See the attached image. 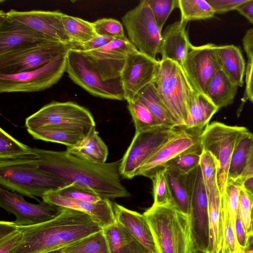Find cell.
Segmentation results:
<instances>
[{
	"mask_svg": "<svg viewBox=\"0 0 253 253\" xmlns=\"http://www.w3.org/2000/svg\"><path fill=\"white\" fill-rule=\"evenodd\" d=\"M32 149L40 169L69 184L91 189L102 199L130 196L121 182V160L97 163L78 158L66 151Z\"/></svg>",
	"mask_w": 253,
	"mask_h": 253,
	"instance_id": "obj_1",
	"label": "cell"
},
{
	"mask_svg": "<svg viewBox=\"0 0 253 253\" xmlns=\"http://www.w3.org/2000/svg\"><path fill=\"white\" fill-rule=\"evenodd\" d=\"M17 227L22 238L10 253H46L63 249L103 229L89 215L65 208L48 221Z\"/></svg>",
	"mask_w": 253,
	"mask_h": 253,
	"instance_id": "obj_2",
	"label": "cell"
},
{
	"mask_svg": "<svg viewBox=\"0 0 253 253\" xmlns=\"http://www.w3.org/2000/svg\"><path fill=\"white\" fill-rule=\"evenodd\" d=\"M70 184L40 169L33 154L15 159H0L1 187L31 198L56 191Z\"/></svg>",
	"mask_w": 253,
	"mask_h": 253,
	"instance_id": "obj_3",
	"label": "cell"
},
{
	"mask_svg": "<svg viewBox=\"0 0 253 253\" xmlns=\"http://www.w3.org/2000/svg\"><path fill=\"white\" fill-rule=\"evenodd\" d=\"M157 253H194L188 216L173 205H153L143 213Z\"/></svg>",
	"mask_w": 253,
	"mask_h": 253,
	"instance_id": "obj_4",
	"label": "cell"
},
{
	"mask_svg": "<svg viewBox=\"0 0 253 253\" xmlns=\"http://www.w3.org/2000/svg\"><path fill=\"white\" fill-rule=\"evenodd\" d=\"M154 84L159 97L177 126L187 119L196 91L183 67L169 60H161Z\"/></svg>",
	"mask_w": 253,
	"mask_h": 253,
	"instance_id": "obj_5",
	"label": "cell"
},
{
	"mask_svg": "<svg viewBox=\"0 0 253 253\" xmlns=\"http://www.w3.org/2000/svg\"><path fill=\"white\" fill-rule=\"evenodd\" d=\"M27 129L48 127L72 130L86 136L95 127L91 112L73 101H52L27 117Z\"/></svg>",
	"mask_w": 253,
	"mask_h": 253,
	"instance_id": "obj_6",
	"label": "cell"
},
{
	"mask_svg": "<svg viewBox=\"0 0 253 253\" xmlns=\"http://www.w3.org/2000/svg\"><path fill=\"white\" fill-rule=\"evenodd\" d=\"M248 131L244 126L213 122L208 124L202 133L203 150L211 153L217 163V182L221 197L227 185L228 169L235 146L239 138Z\"/></svg>",
	"mask_w": 253,
	"mask_h": 253,
	"instance_id": "obj_7",
	"label": "cell"
},
{
	"mask_svg": "<svg viewBox=\"0 0 253 253\" xmlns=\"http://www.w3.org/2000/svg\"><path fill=\"white\" fill-rule=\"evenodd\" d=\"M70 46L51 41L18 47L0 53V74L32 71L67 55Z\"/></svg>",
	"mask_w": 253,
	"mask_h": 253,
	"instance_id": "obj_8",
	"label": "cell"
},
{
	"mask_svg": "<svg viewBox=\"0 0 253 253\" xmlns=\"http://www.w3.org/2000/svg\"><path fill=\"white\" fill-rule=\"evenodd\" d=\"M66 57L65 72L76 84L96 97L125 100L120 78L103 81L97 70L78 50L69 48Z\"/></svg>",
	"mask_w": 253,
	"mask_h": 253,
	"instance_id": "obj_9",
	"label": "cell"
},
{
	"mask_svg": "<svg viewBox=\"0 0 253 253\" xmlns=\"http://www.w3.org/2000/svg\"><path fill=\"white\" fill-rule=\"evenodd\" d=\"M122 20L130 42L140 52L156 59L162 40V32L146 0L140 1Z\"/></svg>",
	"mask_w": 253,
	"mask_h": 253,
	"instance_id": "obj_10",
	"label": "cell"
},
{
	"mask_svg": "<svg viewBox=\"0 0 253 253\" xmlns=\"http://www.w3.org/2000/svg\"><path fill=\"white\" fill-rule=\"evenodd\" d=\"M187 184L188 217L194 251L208 253L210 243L208 197L199 165L188 173Z\"/></svg>",
	"mask_w": 253,
	"mask_h": 253,
	"instance_id": "obj_11",
	"label": "cell"
},
{
	"mask_svg": "<svg viewBox=\"0 0 253 253\" xmlns=\"http://www.w3.org/2000/svg\"><path fill=\"white\" fill-rule=\"evenodd\" d=\"M179 126H160L135 132L131 142L121 160L120 172L131 179L148 160L178 129Z\"/></svg>",
	"mask_w": 253,
	"mask_h": 253,
	"instance_id": "obj_12",
	"label": "cell"
},
{
	"mask_svg": "<svg viewBox=\"0 0 253 253\" xmlns=\"http://www.w3.org/2000/svg\"><path fill=\"white\" fill-rule=\"evenodd\" d=\"M66 56L59 57L32 71L0 74V93L36 92L50 87L65 72Z\"/></svg>",
	"mask_w": 253,
	"mask_h": 253,
	"instance_id": "obj_13",
	"label": "cell"
},
{
	"mask_svg": "<svg viewBox=\"0 0 253 253\" xmlns=\"http://www.w3.org/2000/svg\"><path fill=\"white\" fill-rule=\"evenodd\" d=\"M204 128H186L179 126L177 131L140 168L136 176L150 179L165 165L177 156L189 151H202V134Z\"/></svg>",
	"mask_w": 253,
	"mask_h": 253,
	"instance_id": "obj_14",
	"label": "cell"
},
{
	"mask_svg": "<svg viewBox=\"0 0 253 253\" xmlns=\"http://www.w3.org/2000/svg\"><path fill=\"white\" fill-rule=\"evenodd\" d=\"M0 207L15 215L14 222L17 226H31L48 221L58 215L63 209L43 201L38 204L30 203L23 195L1 187Z\"/></svg>",
	"mask_w": 253,
	"mask_h": 253,
	"instance_id": "obj_15",
	"label": "cell"
},
{
	"mask_svg": "<svg viewBox=\"0 0 253 253\" xmlns=\"http://www.w3.org/2000/svg\"><path fill=\"white\" fill-rule=\"evenodd\" d=\"M136 49L125 37L114 39L96 49L78 50L97 70L102 79L108 81L120 78L128 55Z\"/></svg>",
	"mask_w": 253,
	"mask_h": 253,
	"instance_id": "obj_16",
	"label": "cell"
},
{
	"mask_svg": "<svg viewBox=\"0 0 253 253\" xmlns=\"http://www.w3.org/2000/svg\"><path fill=\"white\" fill-rule=\"evenodd\" d=\"M160 61L140 52L137 49L128 55L120 79L125 100H132L143 88L154 82Z\"/></svg>",
	"mask_w": 253,
	"mask_h": 253,
	"instance_id": "obj_17",
	"label": "cell"
},
{
	"mask_svg": "<svg viewBox=\"0 0 253 253\" xmlns=\"http://www.w3.org/2000/svg\"><path fill=\"white\" fill-rule=\"evenodd\" d=\"M216 46L212 43L200 46L191 44L182 66L195 89L203 93L211 79L220 70Z\"/></svg>",
	"mask_w": 253,
	"mask_h": 253,
	"instance_id": "obj_18",
	"label": "cell"
},
{
	"mask_svg": "<svg viewBox=\"0 0 253 253\" xmlns=\"http://www.w3.org/2000/svg\"><path fill=\"white\" fill-rule=\"evenodd\" d=\"M59 11L11 9L6 12L9 17L21 22L51 39L70 46L72 42L64 27Z\"/></svg>",
	"mask_w": 253,
	"mask_h": 253,
	"instance_id": "obj_19",
	"label": "cell"
},
{
	"mask_svg": "<svg viewBox=\"0 0 253 253\" xmlns=\"http://www.w3.org/2000/svg\"><path fill=\"white\" fill-rule=\"evenodd\" d=\"M55 41L0 11V53L13 48Z\"/></svg>",
	"mask_w": 253,
	"mask_h": 253,
	"instance_id": "obj_20",
	"label": "cell"
},
{
	"mask_svg": "<svg viewBox=\"0 0 253 253\" xmlns=\"http://www.w3.org/2000/svg\"><path fill=\"white\" fill-rule=\"evenodd\" d=\"M42 199L50 204L84 212L89 215L102 228L116 221L113 203L108 199H102L97 203H91L62 196L55 191L46 193Z\"/></svg>",
	"mask_w": 253,
	"mask_h": 253,
	"instance_id": "obj_21",
	"label": "cell"
},
{
	"mask_svg": "<svg viewBox=\"0 0 253 253\" xmlns=\"http://www.w3.org/2000/svg\"><path fill=\"white\" fill-rule=\"evenodd\" d=\"M187 23L179 20L166 27L159 51L161 60H171L183 66L191 44L186 30Z\"/></svg>",
	"mask_w": 253,
	"mask_h": 253,
	"instance_id": "obj_22",
	"label": "cell"
},
{
	"mask_svg": "<svg viewBox=\"0 0 253 253\" xmlns=\"http://www.w3.org/2000/svg\"><path fill=\"white\" fill-rule=\"evenodd\" d=\"M116 220L137 240L148 253H157L149 223L143 214L113 204Z\"/></svg>",
	"mask_w": 253,
	"mask_h": 253,
	"instance_id": "obj_23",
	"label": "cell"
},
{
	"mask_svg": "<svg viewBox=\"0 0 253 253\" xmlns=\"http://www.w3.org/2000/svg\"><path fill=\"white\" fill-rule=\"evenodd\" d=\"M216 53L220 70L233 83L242 86L246 67L240 49L233 44L217 45Z\"/></svg>",
	"mask_w": 253,
	"mask_h": 253,
	"instance_id": "obj_24",
	"label": "cell"
},
{
	"mask_svg": "<svg viewBox=\"0 0 253 253\" xmlns=\"http://www.w3.org/2000/svg\"><path fill=\"white\" fill-rule=\"evenodd\" d=\"M102 230L110 253H148L144 247L117 221Z\"/></svg>",
	"mask_w": 253,
	"mask_h": 253,
	"instance_id": "obj_25",
	"label": "cell"
},
{
	"mask_svg": "<svg viewBox=\"0 0 253 253\" xmlns=\"http://www.w3.org/2000/svg\"><path fill=\"white\" fill-rule=\"evenodd\" d=\"M238 88L219 70L209 82L205 94L219 110L233 103Z\"/></svg>",
	"mask_w": 253,
	"mask_h": 253,
	"instance_id": "obj_26",
	"label": "cell"
},
{
	"mask_svg": "<svg viewBox=\"0 0 253 253\" xmlns=\"http://www.w3.org/2000/svg\"><path fill=\"white\" fill-rule=\"evenodd\" d=\"M66 151L78 158L97 163H105L108 155L107 146L98 135L95 127L80 143L67 147Z\"/></svg>",
	"mask_w": 253,
	"mask_h": 253,
	"instance_id": "obj_27",
	"label": "cell"
},
{
	"mask_svg": "<svg viewBox=\"0 0 253 253\" xmlns=\"http://www.w3.org/2000/svg\"><path fill=\"white\" fill-rule=\"evenodd\" d=\"M218 111L205 93L196 90L190 101L187 119L182 126L188 129L205 128Z\"/></svg>",
	"mask_w": 253,
	"mask_h": 253,
	"instance_id": "obj_28",
	"label": "cell"
},
{
	"mask_svg": "<svg viewBox=\"0 0 253 253\" xmlns=\"http://www.w3.org/2000/svg\"><path fill=\"white\" fill-rule=\"evenodd\" d=\"M207 194L210 239L208 253H219L223 241L221 196L218 189Z\"/></svg>",
	"mask_w": 253,
	"mask_h": 253,
	"instance_id": "obj_29",
	"label": "cell"
},
{
	"mask_svg": "<svg viewBox=\"0 0 253 253\" xmlns=\"http://www.w3.org/2000/svg\"><path fill=\"white\" fill-rule=\"evenodd\" d=\"M253 145V134L249 131L241 136L235 146L228 169L227 184L234 182L244 171Z\"/></svg>",
	"mask_w": 253,
	"mask_h": 253,
	"instance_id": "obj_30",
	"label": "cell"
},
{
	"mask_svg": "<svg viewBox=\"0 0 253 253\" xmlns=\"http://www.w3.org/2000/svg\"><path fill=\"white\" fill-rule=\"evenodd\" d=\"M166 175L173 205L183 213L189 215V194L187 174L166 169Z\"/></svg>",
	"mask_w": 253,
	"mask_h": 253,
	"instance_id": "obj_31",
	"label": "cell"
},
{
	"mask_svg": "<svg viewBox=\"0 0 253 253\" xmlns=\"http://www.w3.org/2000/svg\"><path fill=\"white\" fill-rule=\"evenodd\" d=\"M133 99L144 104L161 125L177 126L161 101L154 83L141 90Z\"/></svg>",
	"mask_w": 253,
	"mask_h": 253,
	"instance_id": "obj_32",
	"label": "cell"
},
{
	"mask_svg": "<svg viewBox=\"0 0 253 253\" xmlns=\"http://www.w3.org/2000/svg\"><path fill=\"white\" fill-rule=\"evenodd\" d=\"M62 21L71 39V46L86 43L97 35L93 22L64 13L62 16Z\"/></svg>",
	"mask_w": 253,
	"mask_h": 253,
	"instance_id": "obj_33",
	"label": "cell"
},
{
	"mask_svg": "<svg viewBox=\"0 0 253 253\" xmlns=\"http://www.w3.org/2000/svg\"><path fill=\"white\" fill-rule=\"evenodd\" d=\"M27 131L35 139L57 143L67 147L77 145L86 137L76 131L48 127L27 129Z\"/></svg>",
	"mask_w": 253,
	"mask_h": 253,
	"instance_id": "obj_34",
	"label": "cell"
},
{
	"mask_svg": "<svg viewBox=\"0 0 253 253\" xmlns=\"http://www.w3.org/2000/svg\"><path fill=\"white\" fill-rule=\"evenodd\" d=\"M178 8L181 12V22L205 20L215 15L207 0H178Z\"/></svg>",
	"mask_w": 253,
	"mask_h": 253,
	"instance_id": "obj_35",
	"label": "cell"
},
{
	"mask_svg": "<svg viewBox=\"0 0 253 253\" xmlns=\"http://www.w3.org/2000/svg\"><path fill=\"white\" fill-rule=\"evenodd\" d=\"M62 251L63 253H110L102 230L63 249Z\"/></svg>",
	"mask_w": 253,
	"mask_h": 253,
	"instance_id": "obj_36",
	"label": "cell"
},
{
	"mask_svg": "<svg viewBox=\"0 0 253 253\" xmlns=\"http://www.w3.org/2000/svg\"><path fill=\"white\" fill-rule=\"evenodd\" d=\"M33 155L32 147L26 145L0 128V159L7 160Z\"/></svg>",
	"mask_w": 253,
	"mask_h": 253,
	"instance_id": "obj_37",
	"label": "cell"
},
{
	"mask_svg": "<svg viewBox=\"0 0 253 253\" xmlns=\"http://www.w3.org/2000/svg\"><path fill=\"white\" fill-rule=\"evenodd\" d=\"M127 107L134 124L135 132L162 126L141 102L132 99L127 101Z\"/></svg>",
	"mask_w": 253,
	"mask_h": 253,
	"instance_id": "obj_38",
	"label": "cell"
},
{
	"mask_svg": "<svg viewBox=\"0 0 253 253\" xmlns=\"http://www.w3.org/2000/svg\"><path fill=\"white\" fill-rule=\"evenodd\" d=\"M222 218V247L220 253H240L241 250L238 244L235 226L227 208L221 204Z\"/></svg>",
	"mask_w": 253,
	"mask_h": 253,
	"instance_id": "obj_39",
	"label": "cell"
},
{
	"mask_svg": "<svg viewBox=\"0 0 253 253\" xmlns=\"http://www.w3.org/2000/svg\"><path fill=\"white\" fill-rule=\"evenodd\" d=\"M207 193L218 189L217 182L218 165L213 156L203 150L199 163Z\"/></svg>",
	"mask_w": 253,
	"mask_h": 253,
	"instance_id": "obj_40",
	"label": "cell"
},
{
	"mask_svg": "<svg viewBox=\"0 0 253 253\" xmlns=\"http://www.w3.org/2000/svg\"><path fill=\"white\" fill-rule=\"evenodd\" d=\"M152 180L153 182L154 203L153 205L174 206L166 175L165 169L157 171Z\"/></svg>",
	"mask_w": 253,
	"mask_h": 253,
	"instance_id": "obj_41",
	"label": "cell"
},
{
	"mask_svg": "<svg viewBox=\"0 0 253 253\" xmlns=\"http://www.w3.org/2000/svg\"><path fill=\"white\" fill-rule=\"evenodd\" d=\"M202 151H194L182 153L168 162L164 168L188 174L199 165Z\"/></svg>",
	"mask_w": 253,
	"mask_h": 253,
	"instance_id": "obj_42",
	"label": "cell"
},
{
	"mask_svg": "<svg viewBox=\"0 0 253 253\" xmlns=\"http://www.w3.org/2000/svg\"><path fill=\"white\" fill-rule=\"evenodd\" d=\"M253 205V198L242 186L239 193L237 213L246 229L249 239L253 237L251 226Z\"/></svg>",
	"mask_w": 253,
	"mask_h": 253,
	"instance_id": "obj_43",
	"label": "cell"
},
{
	"mask_svg": "<svg viewBox=\"0 0 253 253\" xmlns=\"http://www.w3.org/2000/svg\"><path fill=\"white\" fill-rule=\"evenodd\" d=\"M152 11L157 25L162 32L169 15L178 8V0H146Z\"/></svg>",
	"mask_w": 253,
	"mask_h": 253,
	"instance_id": "obj_44",
	"label": "cell"
},
{
	"mask_svg": "<svg viewBox=\"0 0 253 253\" xmlns=\"http://www.w3.org/2000/svg\"><path fill=\"white\" fill-rule=\"evenodd\" d=\"M97 35L110 37L114 39L126 37L122 24L112 18H102L93 22Z\"/></svg>",
	"mask_w": 253,
	"mask_h": 253,
	"instance_id": "obj_45",
	"label": "cell"
},
{
	"mask_svg": "<svg viewBox=\"0 0 253 253\" xmlns=\"http://www.w3.org/2000/svg\"><path fill=\"white\" fill-rule=\"evenodd\" d=\"M55 192L62 196L91 203H97L102 199L94 191L74 184H68Z\"/></svg>",
	"mask_w": 253,
	"mask_h": 253,
	"instance_id": "obj_46",
	"label": "cell"
},
{
	"mask_svg": "<svg viewBox=\"0 0 253 253\" xmlns=\"http://www.w3.org/2000/svg\"><path fill=\"white\" fill-rule=\"evenodd\" d=\"M241 186L234 183H228L224 194L221 197V204L228 210L235 226L238 213L239 193Z\"/></svg>",
	"mask_w": 253,
	"mask_h": 253,
	"instance_id": "obj_47",
	"label": "cell"
},
{
	"mask_svg": "<svg viewBox=\"0 0 253 253\" xmlns=\"http://www.w3.org/2000/svg\"><path fill=\"white\" fill-rule=\"evenodd\" d=\"M245 0H207L215 14L237 10Z\"/></svg>",
	"mask_w": 253,
	"mask_h": 253,
	"instance_id": "obj_48",
	"label": "cell"
},
{
	"mask_svg": "<svg viewBox=\"0 0 253 253\" xmlns=\"http://www.w3.org/2000/svg\"><path fill=\"white\" fill-rule=\"evenodd\" d=\"M113 40L114 39L97 35L92 40L86 43L82 44L73 45L70 48L81 51L92 50L107 44Z\"/></svg>",
	"mask_w": 253,
	"mask_h": 253,
	"instance_id": "obj_49",
	"label": "cell"
},
{
	"mask_svg": "<svg viewBox=\"0 0 253 253\" xmlns=\"http://www.w3.org/2000/svg\"><path fill=\"white\" fill-rule=\"evenodd\" d=\"M245 75L246 87L244 97L253 103V54L248 56Z\"/></svg>",
	"mask_w": 253,
	"mask_h": 253,
	"instance_id": "obj_50",
	"label": "cell"
},
{
	"mask_svg": "<svg viewBox=\"0 0 253 253\" xmlns=\"http://www.w3.org/2000/svg\"><path fill=\"white\" fill-rule=\"evenodd\" d=\"M21 238L22 233L17 229L13 233L0 239V253H10L21 240Z\"/></svg>",
	"mask_w": 253,
	"mask_h": 253,
	"instance_id": "obj_51",
	"label": "cell"
},
{
	"mask_svg": "<svg viewBox=\"0 0 253 253\" xmlns=\"http://www.w3.org/2000/svg\"><path fill=\"white\" fill-rule=\"evenodd\" d=\"M235 232L237 240L242 252L247 247L249 238L246 229L238 213L235 223Z\"/></svg>",
	"mask_w": 253,
	"mask_h": 253,
	"instance_id": "obj_52",
	"label": "cell"
},
{
	"mask_svg": "<svg viewBox=\"0 0 253 253\" xmlns=\"http://www.w3.org/2000/svg\"><path fill=\"white\" fill-rule=\"evenodd\" d=\"M253 177V145L251 150L250 156L242 174L234 182V183L242 186L243 183L248 179Z\"/></svg>",
	"mask_w": 253,
	"mask_h": 253,
	"instance_id": "obj_53",
	"label": "cell"
},
{
	"mask_svg": "<svg viewBox=\"0 0 253 253\" xmlns=\"http://www.w3.org/2000/svg\"><path fill=\"white\" fill-rule=\"evenodd\" d=\"M237 11L249 22L253 24V0H245Z\"/></svg>",
	"mask_w": 253,
	"mask_h": 253,
	"instance_id": "obj_54",
	"label": "cell"
},
{
	"mask_svg": "<svg viewBox=\"0 0 253 253\" xmlns=\"http://www.w3.org/2000/svg\"><path fill=\"white\" fill-rule=\"evenodd\" d=\"M242 43L247 56L253 54V28L246 31L242 39Z\"/></svg>",
	"mask_w": 253,
	"mask_h": 253,
	"instance_id": "obj_55",
	"label": "cell"
},
{
	"mask_svg": "<svg viewBox=\"0 0 253 253\" xmlns=\"http://www.w3.org/2000/svg\"><path fill=\"white\" fill-rule=\"evenodd\" d=\"M17 230L14 221L1 220L0 221V239L13 233Z\"/></svg>",
	"mask_w": 253,
	"mask_h": 253,
	"instance_id": "obj_56",
	"label": "cell"
},
{
	"mask_svg": "<svg viewBox=\"0 0 253 253\" xmlns=\"http://www.w3.org/2000/svg\"><path fill=\"white\" fill-rule=\"evenodd\" d=\"M242 186L253 198V177L246 180Z\"/></svg>",
	"mask_w": 253,
	"mask_h": 253,
	"instance_id": "obj_57",
	"label": "cell"
},
{
	"mask_svg": "<svg viewBox=\"0 0 253 253\" xmlns=\"http://www.w3.org/2000/svg\"><path fill=\"white\" fill-rule=\"evenodd\" d=\"M240 253H253V238L249 239L247 247Z\"/></svg>",
	"mask_w": 253,
	"mask_h": 253,
	"instance_id": "obj_58",
	"label": "cell"
},
{
	"mask_svg": "<svg viewBox=\"0 0 253 253\" xmlns=\"http://www.w3.org/2000/svg\"><path fill=\"white\" fill-rule=\"evenodd\" d=\"M251 226L252 230L253 233V205L252 208V214H251ZM253 238V237H252Z\"/></svg>",
	"mask_w": 253,
	"mask_h": 253,
	"instance_id": "obj_59",
	"label": "cell"
},
{
	"mask_svg": "<svg viewBox=\"0 0 253 253\" xmlns=\"http://www.w3.org/2000/svg\"><path fill=\"white\" fill-rule=\"evenodd\" d=\"M63 249H60L54 251L46 253H63Z\"/></svg>",
	"mask_w": 253,
	"mask_h": 253,
	"instance_id": "obj_60",
	"label": "cell"
},
{
	"mask_svg": "<svg viewBox=\"0 0 253 253\" xmlns=\"http://www.w3.org/2000/svg\"><path fill=\"white\" fill-rule=\"evenodd\" d=\"M194 253H207L204 252H194Z\"/></svg>",
	"mask_w": 253,
	"mask_h": 253,
	"instance_id": "obj_61",
	"label": "cell"
},
{
	"mask_svg": "<svg viewBox=\"0 0 253 253\" xmlns=\"http://www.w3.org/2000/svg\"><path fill=\"white\" fill-rule=\"evenodd\" d=\"M219 253H220V252H219Z\"/></svg>",
	"mask_w": 253,
	"mask_h": 253,
	"instance_id": "obj_62",
	"label": "cell"
}]
</instances>
